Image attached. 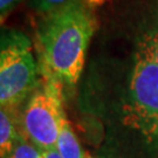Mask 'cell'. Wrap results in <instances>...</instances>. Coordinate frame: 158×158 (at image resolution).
<instances>
[{"mask_svg":"<svg viewBox=\"0 0 158 158\" xmlns=\"http://www.w3.org/2000/svg\"><path fill=\"white\" fill-rule=\"evenodd\" d=\"M21 0H0V12H1V20L10 13L14 6H17Z\"/></svg>","mask_w":158,"mask_h":158,"instance_id":"obj_10","label":"cell"},{"mask_svg":"<svg viewBox=\"0 0 158 158\" xmlns=\"http://www.w3.org/2000/svg\"><path fill=\"white\" fill-rule=\"evenodd\" d=\"M97 28L87 0H77L45 14L36 31L39 72L73 85L85 67V52Z\"/></svg>","mask_w":158,"mask_h":158,"instance_id":"obj_1","label":"cell"},{"mask_svg":"<svg viewBox=\"0 0 158 158\" xmlns=\"http://www.w3.org/2000/svg\"><path fill=\"white\" fill-rule=\"evenodd\" d=\"M55 148L62 158H83L85 155L66 116L61 122Z\"/></svg>","mask_w":158,"mask_h":158,"instance_id":"obj_6","label":"cell"},{"mask_svg":"<svg viewBox=\"0 0 158 158\" xmlns=\"http://www.w3.org/2000/svg\"><path fill=\"white\" fill-rule=\"evenodd\" d=\"M77 1V0H32V7L35 11L47 14L52 11H55L60 7L68 5L70 2Z\"/></svg>","mask_w":158,"mask_h":158,"instance_id":"obj_9","label":"cell"},{"mask_svg":"<svg viewBox=\"0 0 158 158\" xmlns=\"http://www.w3.org/2000/svg\"><path fill=\"white\" fill-rule=\"evenodd\" d=\"M42 158H62L60 156L56 148H52V149H47L42 151Z\"/></svg>","mask_w":158,"mask_h":158,"instance_id":"obj_11","label":"cell"},{"mask_svg":"<svg viewBox=\"0 0 158 158\" xmlns=\"http://www.w3.org/2000/svg\"><path fill=\"white\" fill-rule=\"evenodd\" d=\"M39 64L33 55L31 40L18 31L1 35L0 51V104L17 110L39 85Z\"/></svg>","mask_w":158,"mask_h":158,"instance_id":"obj_2","label":"cell"},{"mask_svg":"<svg viewBox=\"0 0 158 158\" xmlns=\"http://www.w3.org/2000/svg\"><path fill=\"white\" fill-rule=\"evenodd\" d=\"M83 158H94V157H93V156H90V155H89V153H87V152H85V157H83Z\"/></svg>","mask_w":158,"mask_h":158,"instance_id":"obj_12","label":"cell"},{"mask_svg":"<svg viewBox=\"0 0 158 158\" xmlns=\"http://www.w3.org/2000/svg\"><path fill=\"white\" fill-rule=\"evenodd\" d=\"M18 118L19 130L41 151L55 148L63 117L62 83L42 76Z\"/></svg>","mask_w":158,"mask_h":158,"instance_id":"obj_3","label":"cell"},{"mask_svg":"<svg viewBox=\"0 0 158 158\" xmlns=\"http://www.w3.org/2000/svg\"><path fill=\"white\" fill-rule=\"evenodd\" d=\"M124 121L158 142V64L139 44L130 76Z\"/></svg>","mask_w":158,"mask_h":158,"instance_id":"obj_4","label":"cell"},{"mask_svg":"<svg viewBox=\"0 0 158 158\" xmlns=\"http://www.w3.org/2000/svg\"><path fill=\"white\" fill-rule=\"evenodd\" d=\"M139 45L150 53L155 62L158 64V26L144 34L143 39L139 41Z\"/></svg>","mask_w":158,"mask_h":158,"instance_id":"obj_8","label":"cell"},{"mask_svg":"<svg viewBox=\"0 0 158 158\" xmlns=\"http://www.w3.org/2000/svg\"><path fill=\"white\" fill-rule=\"evenodd\" d=\"M15 110L1 108L0 110V157L7 158L13 151L14 144L20 135Z\"/></svg>","mask_w":158,"mask_h":158,"instance_id":"obj_5","label":"cell"},{"mask_svg":"<svg viewBox=\"0 0 158 158\" xmlns=\"http://www.w3.org/2000/svg\"><path fill=\"white\" fill-rule=\"evenodd\" d=\"M7 158H42V151L20 132L13 151Z\"/></svg>","mask_w":158,"mask_h":158,"instance_id":"obj_7","label":"cell"}]
</instances>
